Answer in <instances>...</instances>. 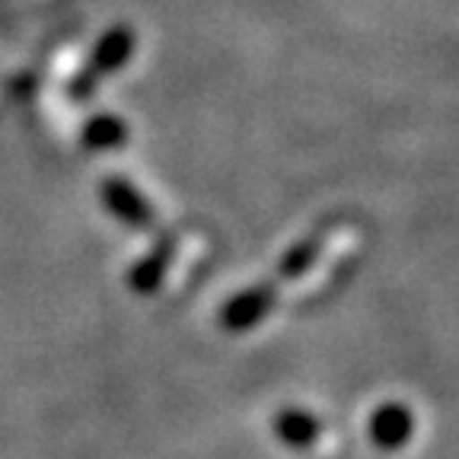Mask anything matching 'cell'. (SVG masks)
Segmentation results:
<instances>
[{
	"label": "cell",
	"instance_id": "cell-1",
	"mask_svg": "<svg viewBox=\"0 0 459 459\" xmlns=\"http://www.w3.org/2000/svg\"><path fill=\"white\" fill-rule=\"evenodd\" d=\"M274 297H278V284L268 278L265 284H255V287H249V290H243V294L233 297V300L223 307L221 323L233 332L249 329V325L262 323V319L272 313Z\"/></svg>",
	"mask_w": 459,
	"mask_h": 459
},
{
	"label": "cell",
	"instance_id": "cell-2",
	"mask_svg": "<svg viewBox=\"0 0 459 459\" xmlns=\"http://www.w3.org/2000/svg\"><path fill=\"white\" fill-rule=\"evenodd\" d=\"M370 434L386 450L402 446L411 437V411L402 409V405H380L377 415L370 418Z\"/></svg>",
	"mask_w": 459,
	"mask_h": 459
},
{
	"label": "cell",
	"instance_id": "cell-3",
	"mask_svg": "<svg viewBox=\"0 0 459 459\" xmlns=\"http://www.w3.org/2000/svg\"><path fill=\"white\" fill-rule=\"evenodd\" d=\"M323 243H325V230H319V233H313V237H303L300 243L290 246V249L281 255V265L272 278L274 284H278V281H294V278H300V274H307L309 268L316 265L319 252H323Z\"/></svg>",
	"mask_w": 459,
	"mask_h": 459
},
{
	"label": "cell",
	"instance_id": "cell-4",
	"mask_svg": "<svg viewBox=\"0 0 459 459\" xmlns=\"http://www.w3.org/2000/svg\"><path fill=\"white\" fill-rule=\"evenodd\" d=\"M274 430H278V437L290 446H307L316 440L319 434V421L307 411H281L278 421H274Z\"/></svg>",
	"mask_w": 459,
	"mask_h": 459
}]
</instances>
